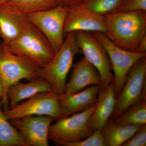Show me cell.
<instances>
[{"label": "cell", "instance_id": "1", "mask_svg": "<svg viewBox=\"0 0 146 146\" xmlns=\"http://www.w3.org/2000/svg\"><path fill=\"white\" fill-rule=\"evenodd\" d=\"M104 16L105 34L109 39L122 48L135 51L146 35V11L117 12Z\"/></svg>", "mask_w": 146, "mask_h": 146}, {"label": "cell", "instance_id": "2", "mask_svg": "<svg viewBox=\"0 0 146 146\" xmlns=\"http://www.w3.org/2000/svg\"><path fill=\"white\" fill-rule=\"evenodd\" d=\"M63 44L48 64L38 70L39 77L44 79L59 96L64 93L67 76L72 66L75 56L81 53L76 40L75 32L65 36Z\"/></svg>", "mask_w": 146, "mask_h": 146}, {"label": "cell", "instance_id": "3", "mask_svg": "<svg viewBox=\"0 0 146 146\" xmlns=\"http://www.w3.org/2000/svg\"><path fill=\"white\" fill-rule=\"evenodd\" d=\"M5 45L10 52L26 58L38 68L48 64L55 54L44 34L30 21L18 38Z\"/></svg>", "mask_w": 146, "mask_h": 146}, {"label": "cell", "instance_id": "4", "mask_svg": "<svg viewBox=\"0 0 146 146\" xmlns=\"http://www.w3.org/2000/svg\"><path fill=\"white\" fill-rule=\"evenodd\" d=\"M39 68L26 58L10 52L0 41V78L3 88L1 102L3 111L9 108L7 97L9 87L22 80L30 81L38 78Z\"/></svg>", "mask_w": 146, "mask_h": 146}, {"label": "cell", "instance_id": "5", "mask_svg": "<svg viewBox=\"0 0 146 146\" xmlns=\"http://www.w3.org/2000/svg\"><path fill=\"white\" fill-rule=\"evenodd\" d=\"M146 56L139 59L128 73L122 89L117 97L113 119L140 102L146 100Z\"/></svg>", "mask_w": 146, "mask_h": 146}, {"label": "cell", "instance_id": "6", "mask_svg": "<svg viewBox=\"0 0 146 146\" xmlns=\"http://www.w3.org/2000/svg\"><path fill=\"white\" fill-rule=\"evenodd\" d=\"M92 35L102 44L109 56L114 72V88L116 97L121 92L131 68L139 59L146 56V53L127 50L114 44L104 33L92 32Z\"/></svg>", "mask_w": 146, "mask_h": 146}, {"label": "cell", "instance_id": "7", "mask_svg": "<svg viewBox=\"0 0 146 146\" xmlns=\"http://www.w3.org/2000/svg\"><path fill=\"white\" fill-rule=\"evenodd\" d=\"M96 104L97 102L83 111L56 120V122L50 126L49 141L76 142L90 136L94 131L89 127V120Z\"/></svg>", "mask_w": 146, "mask_h": 146}, {"label": "cell", "instance_id": "8", "mask_svg": "<svg viewBox=\"0 0 146 146\" xmlns=\"http://www.w3.org/2000/svg\"><path fill=\"white\" fill-rule=\"evenodd\" d=\"M68 8L57 5L48 10L26 14L29 20L46 38L55 52L65 40L63 29Z\"/></svg>", "mask_w": 146, "mask_h": 146}, {"label": "cell", "instance_id": "9", "mask_svg": "<svg viewBox=\"0 0 146 146\" xmlns=\"http://www.w3.org/2000/svg\"><path fill=\"white\" fill-rule=\"evenodd\" d=\"M3 112L9 121L29 116H49L58 120L60 114L59 96L53 91L42 92Z\"/></svg>", "mask_w": 146, "mask_h": 146}, {"label": "cell", "instance_id": "10", "mask_svg": "<svg viewBox=\"0 0 146 146\" xmlns=\"http://www.w3.org/2000/svg\"><path fill=\"white\" fill-rule=\"evenodd\" d=\"M76 40L84 57L96 68L102 80V89L113 82L114 75L109 56L104 47L88 32H75Z\"/></svg>", "mask_w": 146, "mask_h": 146}, {"label": "cell", "instance_id": "11", "mask_svg": "<svg viewBox=\"0 0 146 146\" xmlns=\"http://www.w3.org/2000/svg\"><path fill=\"white\" fill-rule=\"evenodd\" d=\"M77 31L100 32L105 34L104 16L89 10L81 3L68 7L63 29L64 36Z\"/></svg>", "mask_w": 146, "mask_h": 146}, {"label": "cell", "instance_id": "12", "mask_svg": "<svg viewBox=\"0 0 146 146\" xmlns=\"http://www.w3.org/2000/svg\"><path fill=\"white\" fill-rule=\"evenodd\" d=\"M55 120L49 116H29L10 121L30 146H48L50 127Z\"/></svg>", "mask_w": 146, "mask_h": 146}, {"label": "cell", "instance_id": "13", "mask_svg": "<svg viewBox=\"0 0 146 146\" xmlns=\"http://www.w3.org/2000/svg\"><path fill=\"white\" fill-rule=\"evenodd\" d=\"M91 85L101 86V78L96 68L84 57L74 67L62 96L76 94Z\"/></svg>", "mask_w": 146, "mask_h": 146}, {"label": "cell", "instance_id": "14", "mask_svg": "<svg viewBox=\"0 0 146 146\" xmlns=\"http://www.w3.org/2000/svg\"><path fill=\"white\" fill-rule=\"evenodd\" d=\"M101 89L99 85H91L76 94L59 96L60 111L59 119L83 111L96 103Z\"/></svg>", "mask_w": 146, "mask_h": 146}, {"label": "cell", "instance_id": "15", "mask_svg": "<svg viewBox=\"0 0 146 146\" xmlns=\"http://www.w3.org/2000/svg\"><path fill=\"white\" fill-rule=\"evenodd\" d=\"M29 22L27 14L6 4L0 6V33L5 45L22 34Z\"/></svg>", "mask_w": 146, "mask_h": 146}, {"label": "cell", "instance_id": "16", "mask_svg": "<svg viewBox=\"0 0 146 146\" xmlns=\"http://www.w3.org/2000/svg\"><path fill=\"white\" fill-rule=\"evenodd\" d=\"M116 100L113 82L101 89L96 106L89 120V126L91 130H102L114 112Z\"/></svg>", "mask_w": 146, "mask_h": 146}, {"label": "cell", "instance_id": "17", "mask_svg": "<svg viewBox=\"0 0 146 146\" xmlns=\"http://www.w3.org/2000/svg\"><path fill=\"white\" fill-rule=\"evenodd\" d=\"M51 91L53 90L50 84L42 78H38L28 83L19 82L9 86L7 90L9 108L14 107L23 100L28 99L39 93Z\"/></svg>", "mask_w": 146, "mask_h": 146}, {"label": "cell", "instance_id": "18", "mask_svg": "<svg viewBox=\"0 0 146 146\" xmlns=\"http://www.w3.org/2000/svg\"><path fill=\"white\" fill-rule=\"evenodd\" d=\"M141 125H120L110 119L102 130V133L106 146H122L136 133Z\"/></svg>", "mask_w": 146, "mask_h": 146}, {"label": "cell", "instance_id": "19", "mask_svg": "<svg viewBox=\"0 0 146 146\" xmlns=\"http://www.w3.org/2000/svg\"><path fill=\"white\" fill-rule=\"evenodd\" d=\"M2 108L0 100V146H30L21 132L6 117Z\"/></svg>", "mask_w": 146, "mask_h": 146}, {"label": "cell", "instance_id": "20", "mask_svg": "<svg viewBox=\"0 0 146 146\" xmlns=\"http://www.w3.org/2000/svg\"><path fill=\"white\" fill-rule=\"evenodd\" d=\"M113 120L115 124L120 125L146 124V100L132 106L119 117Z\"/></svg>", "mask_w": 146, "mask_h": 146}, {"label": "cell", "instance_id": "21", "mask_svg": "<svg viewBox=\"0 0 146 146\" xmlns=\"http://www.w3.org/2000/svg\"><path fill=\"white\" fill-rule=\"evenodd\" d=\"M5 4L25 14L48 10L57 5L56 0H10Z\"/></svg>", "mask_w": 146, "mask_h": 146}, {"label": "cell", "instance_id": "22", "mask_svg": "<svg viewBox=\"0 0 146 146\" xmlns=\"http://www.w3.org/2000/svg\"><path fill=\"white\" fill-rule=\"evenodd\" d=\"M123 0H83L81 3L89 10L105 16L115 13Z\"/></svg>", "mask_w": 146, "mask_h": 146}, {"label": "cell", "instance_id": "23", "mask_svg": "<svg viewBox=\"0 0 146 146\" xmlns=\"http://www.w3.org/2000/svg\"><path fill=\"white\" fill-rule=\"evenodd\" d=\"M55 144L61 146H106L102 131H94L89 137L80 141L73 142L54 141Z\"/></svg>", "mask_w": 146, "mask_h": 146}, {"label": "cell", "instance_id": "24", "mask_svg": "<svg viewBox=\"0 0 146 146\" xmlns=\"http://www.w3.org/2000/svg\"><path fill=\"white\" fill-rule=\"evenodd\" d=\"M136 11H146V0H123L116 12Z\"/></svg>", "mask_w": 146, "mask_h": 146}, {"label": "cell", "instance_id": "25", "mask_svg": "<svg viewBox=\"0 0 146 146\" xmlns=\"http://www.w3.org/2000/svg\"><path fill=\"white\" fill-rule=\"evenodd\" d=\"M146 146V125H141L139 129L122 146Z\"/></svg>", "mask_w": 146, "mask_h": 146}, {"label": "cell", "instance_id": "26", "mask_svg": "<svg viewBox=\"0 0 146 146\" xmlns=\"http://www.w3.org/2000/svg\"><path fill=\"white\" fill-rule=\"evenodd\" d=\"M83 0H56V5L68 7L81 3Z\"/></svg>", "mask_w": 146, "mask_h": 146}, {"label": "cell", "instance_id": "27", "mask_svg": "<svg viewBox=\"0 0 146 146\" xmlns=\"http://www.w3.org/2000/svg\"><path fill=\"white\" fill-rule=\"evenodd\" d=\"M135 52L146 53V35H144L140 40Z\"/></svg>", "mask_w": 146, "mask_h": 146}, {"label": "cell", "instance_id": "28", "mask_svg": "<svg viewBox=\"0 0 146 146\" xmlns=\"http://www.w3.org/2000/svg\"><path fill=\"white\" fill-rule=\"evenodd\" d=\"M3 96V84L0 78V100H2Z\"/></svg>", "mask_w": 146, "mask_h": 146}, {"label": "cell", "instance_id": "29", "mask_svg": "<svg viewBox=\"0 0 146 146\" xmlns=\"http://www.w3.org/2000/svg\"><path fill=\"white\" fill-rule=\"evenodd\" d=\"M10 1V0H0V6L5 4Z\"/></svg>", "mask_w": 146, "mask_h": 146}, {"label": "cell", "instance_id": "30", "mask_svg": "<svg viewBox=\"0 0 146 146\" xmlns=\"http://www.w3.org/2000/svg\"><path fill=\"white\" fill-rule=\"evenodd\" d=\"M0 37H1V33H0Z\"/></svg>", "mask_w": 146, "mask_h": 146}]
</instances>
